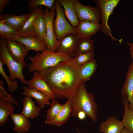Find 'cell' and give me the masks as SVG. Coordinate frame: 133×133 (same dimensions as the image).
<instances>
[{"label": "cell", "instance_id": "d6a6232c", "mask_svg": "<svg viewBox=\"0 0 133 133\" xmlns=\"http://www.w3.org/2000/svg\"><path fill=\"white\" fill-rule=\"evenodd\" d=\"M10 0H0V12H3L4 8L10 1Z\"/></svg>", "mask_w": 133, "mask_h": 133}, {"label": "cell", "instance_id": "4316f807", "mask_svg": "<svg viewBox=\"0 0 133 133\" xmlns=\"http://www.w3.org/2000/svg\"><path fill=\"white\" fill-rule=\"evenodd\" d=\"M18 31L3 20H0V36L5 39H13L17 36Z\"/></svg>", "mask_w": 133, "mask_h": 133}, {"label": "cell", "instance_id": "d6986e66", "mask_svg": "<svg viewBox=\"0 0 133 133\" xmlns=\"http://www.w3.org/2000/svg\"><path fill=\"white\" fill-rule=\"evenodd\" d=\"M42 9V6L31 9L30 15L22 28L18 31L17 36L25 37L30 35L37 36L34 31L33 22L35 17Z\"/></svg>", "mask_w": 133, "mask_h": 133}, {"label": "cell", "instance_id": "836d02e7", "mask_svg": "<svg viewBox=\"0 0 133 133\" xmlns=\"http://www.w3.org/2000/svg\"><path fill=\"white\" fill-rule=\"evenodd\" d=\"M87 116V115L85 112L81 111L78 113L77 117L80 120H83L85 119Z\"/></svg>", "mask_w": 133, "mask_h": 133}, {"label": "cell", "instance_id": "5b68a950", "mask_svg": "<svg viewBox=\"0 0 133 133\" xmlns=\"http://www.w3.org/2000/svg\"><path fill=\"white\" fill-rule=\"evenodd\" d=\"M120 0H95L97 6L101 11L102 15L100 30L106 36L110 37L114 41H118L120 44L122 39L114 38L111 33V30L108 25V21L110 15L113 12L115 8L120 1Z\"/></svg>", "mask_w": 133, "mask_h": 133}, {"label": "cell", "instance_id": "3957f363", "mask_svg": "<svg viewBox=\"0 0 133 133\" xmlns=\"http://www.w3.org/2000/svg\"><path fill=\"white\" fill-rule=\"evenodd\" d=\"M28 58L31 62L27 67L29 73L40 72L72 58L65 54L52 52L47 49L40 53H37L34 57L28 56Z\"/></svg>", "mask_w": 133, "mask_h": 133}, {"label": "cell", "instance_id": "ffe728a7", "mask_svg": "<svg viewBox=\"0 0 133 133\" xmlns=\"http://www.w3.org/2000/svg\"><path fill=\"white\" fill-rule=\"evenodd\" d=\"M63 108L57 116L54 118L47 122L45 123L58 127L65 124L71 116L72 109L69 100L68 99L66 102L63 104Z\"/></svg>", "mask_w": 133, "mask_h": 133}, {"label": "cell", "instance_id": "2e32d148", "mask_svg": "<svg viewBox=\"0 0 133 133\" xmlns=\"http://www.w3.org/2000/svg\"><path fill=\"white\" fill-rule=\"evenodd\" d=\"M124 128L121 121L112 116L101 123L99 131L103 133H120Z\"/></svg>", "mask_w": 133, "mask_h": 133}, {"label": "cell", "instance_id": "44dd1931", "mask_svg": "<svg viewBox=\"0 0 133 133\" xmlns=\"http://www.w3.org/2000/svg\"><path fill=\"white\" fill-rule=\"evenodd\" d=\"M62 5L65 15L70 24L74 27L78 25L79 20L74 9L73 3L75 0H58Z\"/></svg>", "mask_w": 133, "mask_h": 133}, {"label": "cell", "instance_id": "e0dca14e", "mask_svg": "<svg viewBox=\"0 0 133 133\" xmlns=\"http://www.w3.org/2000/svg\"><path fill=\"white\" fill-rule=\"evenodd\" d=\"M31 13L21 15L3 14L0 15V20H3L9 25L19 31L29 17Z\"/></svg>", "mask_w": 133, "mask_h": 133}, {"label": "cell", "instance_id": "f1b7e54d", "mask_svg": "<svg viewBox=\"0 0 133 133\" xmlns=\"http://www.w3.org/2000/svg\"><path fill=\"white\" fill-rule=\"evenodd\" d=\"M50 108L46 112V116L45 122L56 117L63 108V104H60L55 98L51 100Z\"/></svg>", "mask_w": 133, "mask_h": 133}, {"label": "cell", "instance_id": "1f68e13d", "mask_svg": "<svg viewBox=\"0 0 133 133\" xmlns=\"http://www.w3.org/2000/svg\"><path fill=\"white\" fill-rule=\"evenodd\" d=\"M3 64L0 61V73L8 85V91L12 93L17 88L18 83L15 80H11L10 77L7 75L3 69Z\"/></svg>", "mask_w": 133, "mask_h": 133}, {"label": "cell", "instance_id": "9c48e42d", "mask_svg": "<svg viewBox=\"0 0 133 133\" xmlns=\"http://www.w3.org/2000/svg\"><path fill=\"white\" fill-rule=\"evenodd\" d=\"M73 6L79 21L99 22L101 19V11L97 6L84 5L77 0H75Z\"/></svg>", "mask_w": 133, "mask_h": 133}, {"label": "cell", "instance_id": "ac0fdd59", "mask_svg": "<svg viewBox=\"0 0 133 133\" xmlns=\"http://www.w3.org/2000/svg\"><path fill=\"white\" fill-rule=\"evenodd\" d=\"M22 103L23 109L21 114L26 117L32 119L38 116L41 108L35 105L33 98L26 96L23 99Z\"/></svg>", "mask_w": 133, "mask_h": 133}, {"label": "cell", "instance_id": "8992f818", "mask_svg": "<svg viewBox=\"0 0 133 133\" xmlns=\"http://www.w3.org/2000/svg\"><path fill=\"white\" fill-rule=\"evenodd\" d=\"M54 5L56 14L53 24L54 33L57 40L61 41L67 34L75 33L76 27L73 26L67 21L63 9L58 0H55Z\"/></svg>", "mask_w": 133, "mask_h": 133}, {"label": "cell", "instance_id": "277c9868", "mask_svg": "<svg viewBox=\"0 0 133 133\" xmlns=\"http://www.w3.org/2000/svg\"><path fill=\"white\" fill-rule=\"evenodd\" d=\"M0 61L3 65L6 66L11 80H14L18 78L23 84H27V81L24 77L22 72L23 69L26 66V63H18L12 57L8 51L5 39L1 37L0 39Z\"/></svg>", "mask_w": 133, "mask_h": 133}, {"label": "cell", "instance_id": "603a6c76", "mask_svg": "<svg viewBox=\"0 0 133 133\" xmlns=\"http://www.w3.org/2000/svg\"><path fill=\"white\" fill-rule=\"evenodd\" d=\"M24 92L22 95L34 98L37 101V105L41 108L46 105H50V103L49 98L40 91L33 88H30L24 86L23 88Z\"/></svg>", "mask_w": 133, "mask_h": 133}, {"label": "cell", "instance_id": "f546056e", "mask_svg": "<svg viewBox=\"0 0 133 133\" xmlns=\"http://www.w3.org/2000/svg\"><path fill=\"white\" fill-rule=\"evenodd\" d=\"M94 54L93 51L90 52L78 54L73 58L75 64L80 67L94 59Z\"/></svg>", "mask_w": 133, "mask_h": 133}, {"label": "cell", "instance_id": "8d00e7d4", "mask_svg": "<svg viewBox=\"0 0 133 133\" xmlns=\"http://www.w3.org/2000/svg\"><path fill=\"white\" fill-rule=\"evenodd\" d=\"M77 133H81L80 131H79V129H77Z\"/></svg>", "mask_w": 133, "mask_h": 133}, {"label": "cell", "instance_id": "5bb4252c", "mask_svg": "<svg viewBox=\"0 0 133 133\" xmlns=\"http://www.w3.org/2000/svg\"><path fill=\"white\" fill-rule=\"evenodd\" d=\"M14 41L20 43L25 46L29 51L33 50L37 53L47 49L46 44L37 36L30 35L25 37L17 36L13 39Z\"/></svg>", "mask_w": 133, "mask_h": 133}, {"label": "cell", "instance_id": "7a4b0ae2", "mask_svg": "<svg viewBox=\"0 0 133 133\" xmlns=\"http://www.w3.org/2000/svg\"><path fill=\"white\" fill-rule=\"evenodd\" d=\"M95 97L93 93L88 92L84 82L82 83L75 94L68 99L70 101L72 107L71 116L77 117L78 113L83 111L92 120L97 123L98 106L95 100Z\"/></svg>", "mask_w": 133, "mask_h": 133}, {"label": "cell", "instance_id": "9a60e30c", "mask_svg": "<svg viewBox=\"0 0 133 133\" xmlns=\"http://www.w3.org/2000/svg\"><path fill=\"white\" fill-rule=\"evenodd\" d=\"M122 98L126 99L133 110V63L130 65L126 78L121 90Z\"/></svg>", "mask_w": 133, "mask_h": 133}, {"label": "cell", "instance_id": "30bf717a", "mask_svg": "<svg viewBox=\"0 0 133 133\" xmlns=\"http://www.w3.org/2000/svg\"><path fill=\"white\" fill-rule=\"evenodd\" d=\"M79 38L75 33H70L65 36L61 41L56 51L73 58L77 54V46Z\"/></svg>", "mask_w": 133, "mask_h": 133}, {"label": "cell", "instance_id": "4dcf8cb0", "mask_svg": "<svg viewBox=\"0 0 133 133\" xmlns=\"http://www.w3.org/2000/svg\"><path fill=\"white\" fill-rule=\"evenodd\" d=\"M55 0H30L27 2V6L31 9L43 6L50 10L54 5Z\"/></svg>", "mask_w": 133, "mask_h": 133}, {"label": "cell", "instance_id": "4fadbf2b", "mask_svg": "<svg viewBox=\"0 0 133 133\" xmlns=\"http://www.w3.org/2000/svg\"><path fill=\"white\" fill-rule=\"evenodd\" d=\"M100 27V24L98 22L79 21L75 33L79 38H90L97 33Z\"/></svg>", "mask_w": 133, "mask_h": 133}, {"label": "cell", "instance_id": "484cf974", "mask_svg": "<svg viewBox=\"0 0 133 133\" xmlns=\"http://www.w3.org/2000/svg\"><path fill=\"white\" fill-rule=\"evenodd\" d=\"M80 67V73L82 79L84 82L89 80L95 72L97 67L94 59Z\"/></svg>", "mask_w": 133, "mask_h": 133}, {"label": "cell", "instance_id": "83f0119b", "mask_svg": "<svg viewBox=\"0 0 133 133\" xmlns=\"http://www.w3.org/2000/svg\"><path fill=\"white\" fill-rule=\"evenodd\" d=\"M94 46L90 38H79L77 46V54L93 51Z\"/></svg>", "mask_w": 133, "mask_h": 133}, {"label": "cell", "instance_id": "7402d4cb", "mask_svg": "<svg viewBox=\"0 0 133 133\" xmlns=\"http://www.w3.org/2000/svg\"><path fill=\"white\" fill-rule=\"evenodd\" d=\"M13 121V130L18 133H25L29 131L31 123L28 118L21 114L13 113L10 116Z\"/></svg>", "mask_w": 133, "mask_h": 133}, {"label": "cell", "instance_id": "52a82bcc", "mask_svg": "<svg viewBox=\"0 0 133 133\" xmlns=\"http://www.w3.org/2000/svg\"><path fill=\"white\" fill-rule=\"evenodd\" d=\"M4 83L2 79L0 80V126L4 127L8 120L9 116L14 113V108L12 103L17 106L19 102L15 100L12 96L5 90Z\"/></svg>", "mask_w": 133, "mask_h": 133}, {"label": "cell", "instance_id": "6da1fadb", "mask_svg": "<svg viewBox=\"0 0 133 133\" xmlns=\"http://www.w3.org/2000/svg\"><path fill=\"white\" fill-rule=\"evenodd\" d=\"M80 67L73 58L39 72L52 91L56 98L68 99L76 93L83 82Z\"/></svg>", "mask_w": 133, "mask_h": 133}, {"label": "cell", "instance_id": "e575fe53", "mask_svg": "<svg viewBox=\"0 0 133 133\" xmlns=\"http://www.w3.org/2000/svg\"><path fill=\"white\" fill-rule=\"evenodd\" d=\"M127 44L129 46L130 50V53L131 58L133 60V42L132 43H127Z\"/></svg>", "mask_w": 133, "mask_h": 133}, {"label": "cell", "instance_id": "ba28073f", "mask_svg": "<svg viewBox=\"0 0 133 133\" xmlns=\"http://www.w3.org/2000/svg\"><path fill=\"white\" fill-rule=\"evenodd\" d=\"M55 11L54 5L50 10L46 7L43 11V17L46 24L45 44L47 49L54 52H56L61 42L57 40L54 33L53 24L56 14Z\"/></svg>", "mask_w": 133, "mask_h": 133}, {"label": "cell", "instance_id": "8fae6325", "mask_svg": "<svg viewBox=\"0 0 133 133\" xmlns=\"http://www.w3.org/2000/svg\"><path fill=\"white\" fill-rule=\"evenodd\" d=\"M27 84L28 88L40 91L50 100L56 98L52 91L39 72H34L32 78L27 81Z\"/></svg>", "mask_w": 133, "mask_h": 133}, {"label": "cell", "instance_id": "7c38bea8", "mask_svg": "<svg viewBox=\"0 0 133 133\" xmlns=\"http://www.w3.org/2000/svg\"><path fill=\"white\" fill-rule=\"evenodd\" d=\"M5 40L8 51L12 57L18 63H25L24 61L25 58L29 51L26 47L12 39H8Z\"/></svg>", "mask_w": 133, "mask_h": 133}, {"label": "cell", "instance_id": "cb8c5ba5", "mask_svg": "<svg viewBox=\"0 0 133 133\" xmlns=\"http://www.w3.org/2000/svg\"><path fill=\"white\" fill-rule=\"evenodd\" d=\"M43 15V11L42 9L34 18L33 25L34 31L37 36L45 43L46 40V24Z\"/></svg>", "mask_w": 133, "mask_h": 133}, {"label": "cell", "instance_id": "d4e9b609", "mask_svg": "<svg viewBox=\"0 0 133 133\" xmlns=\"http://www.w3.org/2000/svg\"><path fill=\"white\" fill-rule=\"evenodd\" d=\"M122 100L124 111L121 122L125 128L133 132V110L126 99L122 98Z\"/></svg>", "mask_w": 133, "mask_h": 133}, {"label": "cell", "instance_id": "d590c367", "mask_svg": "<svg viewBox=\"0 0 133 133\" xmlns=\"http://www.w3.org/2000/svg\"><path fill=\"white\" fill-rule=\"evenodd\" d=\"M120 133H133V132L128 130L124 128Z\"/></svg>", "mask_w": 133, "mask_h": 133}]
</instances>
